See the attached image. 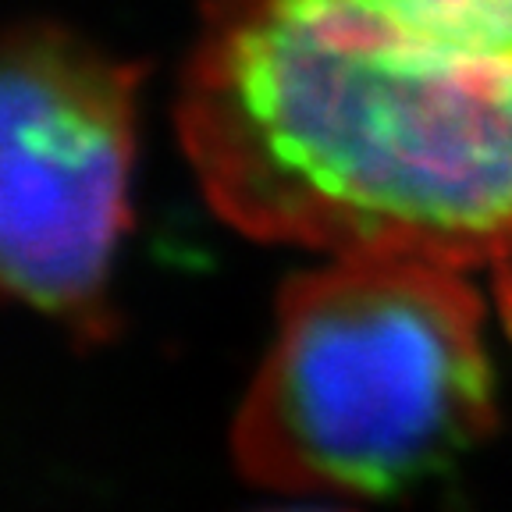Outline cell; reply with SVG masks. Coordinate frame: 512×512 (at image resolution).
<instances>
[{"label": "cell", "mask_w": 512, "mask_h": 512, "mask_svg": "<svg viewBox=\"0 0 512 512\" xmlns=\"http://www.w3.org/2000/svg\"><path fill=\"white\" fill-rule=\"evenodd\" d=\"M416 36L512 54V0H356Z\"/></svg>", "instance_id": "277c9868"}, {"label": "cell", "mask_w": 512, "mask_h": 512, "mask_svg": "<svg viewBox=\"0 0 512 512\" xmlns=\"http://www.w3.org/2000/svg\"><path fill=\"white\" fill-rule=\"evenodd\" d=\"M484 306L459 267L335 256L288 281L235 416V463L288 495L395 498L495 427Z\"/></svg>", "instance_id": "7a4b0ae2"}, {"label": "cell", "mask_w": 512, "mask_h": 512, "mask_svg": "<svg viewBox=\"0 0 512 512\" xmlns=\"http://www.w3.org/2000/svg\"><path fill=\"white\" fill-rule=\"evenodd\" d=\"M210 207L260 242L480 267L512 256V54L356 0H210L178 89Z\"/></svg>", "instance_id": "6da1fadb"}, {"label": "cell", "mask_w": 512, "mask_h": 512, "mask_svg": "<svg viewBox=\"0 0 512 512\" xmlns=\"http://www.w3.org/2000/svg\"><path fill=\"white\" fill-rule=\"evenodd\" d=\"M495 299H498V310H502V320L505 328H509L512 335V256H505V260H498L495 267Z\"/></svg>", "instance_id": "5b68a950"}, {"label": "cell", "mask_w": 512, "mask_h": 512, "mask_svg": "<svg viewBox=\"0 0 512 512\" xmlns=\"http://www.w3.org/2000/svg\"><path fill=\"white\" fill-rule=\"evenodd\" d=\"M143 64L61 25L0 36V292L82 342L114 335Z\"/></svg>", "instance_id": "3957f363"}]
</instances>
